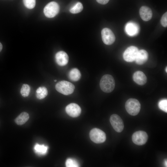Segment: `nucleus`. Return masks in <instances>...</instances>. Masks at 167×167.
<instances>
[{
	"label": "nucleus",
	"instance_id": "obj_1",
	"mask_svg": "<svg viewBox=\"0 0 167 167\" xmlns=\"http://www.w3.org/2000/svg\"><path fill=\"white\" fill-rule=\"evenodd\" d=\"M100 86L101 90L106 93H110L114 89L115 82L113 77L106 74L103 75L100 80Z\"/></svg>",
	"mask_w": 167,
	"mask_h": 167
},
{
	"label": "nucleus",
	"instance_id": "obj_2",
	"mask_svg": "<svg viewBox=\"0 0 167 167\" xmlns=\"http://www.w3.org/2000/svg\"><path fill=\"white\" fill-rule=\"evenodd\" d=\"M56 90L59 92L66 95L72 94L75 87L72 83L65 80L58 82L55 85Z\"/></svg>",
	"mask_w": 167,
	"mask_h": 167
},
{
	"label": "nucleus",
	"instance_id": "obj_3",
	"mask_svg": "<svg viewBox=\"0 0 167 167\" xmlns=\"http://www.w3.org/2000/svg\"><path fill=\"white\" fill-rule=\"evenodd\" d=\"M125 108L127 113L132 116H135L139 112L141 105L139 101L134 98H130L126 102Z\"/></svg>",
	"mask_w": 167,
	"mask_h": 167
},
{
	"label": "nucleus",
	"instance_id": "obj_4",
	"mask_svg": "<svg viewBox=\"0 0 167 167\" xmlns=\"http://www.w3.org/2000/svg\"><path fill=\"white\" fill-rule=\"evenodd\" d=\"M89 136L91 139L96 143H103L106 139L105 133L97 128H93L91 130L89 133Z\"/></svg>",
	"mask_w": 167,
	"mask_h": 167
},
{
	"label": "nucleus",
	"instance_id": "obj_5",
	"mask_svg": "<svg viewBox=\"0 0 167 167\" xmlns=\"http://www.w3.org/2000/svg\"><path fill=\"white\" fill-rule=\"evenodd\" d=\"M59 10V5L55 2H51L45 6L44 13L46 17L51 18L55 16L58 13Z\"/></svg>",
	"mask_w": 167,
	"mask_h": 167
},
{
	"label": "nucleus",
	"instance_id": "obj_6",
	"mask_svg": "<svg viewBox=\"0 0 167 167\" xmlns=\"http://www.w3.org/2000/svg\"><path fill=\"white\" fill-rule=\"evenodd\" d=\"M147 133L143 131H138L133 134L132 139L133 142L139 145H142L145 144L148 139Z\"/></svg>",
	"mask_w": 167,
	"mask_h": 167
},
{
	"label": "nucleus",
	"instance_id": "obj_7",
	"mask_svg": "<svg viewBox=\"0 0 167 167\" xmlns=\"http://www.w3.org/2000/svg\"><path fill=\"white\" fill-rule=\"evenodd\" d=\"M139 51L137 47L133 46H130L126 49L123 53L124 60L129 62L135 61Z\"/></svg>",
	"mask_w": 167,
	"mask_h": 167
},
{
	"label": "nucleus",
	"instance_id": "obj_8",
	"mask_svg": "<svg viewBox=\"0 0 167 167\" xmlns=\"http://www.w3.org/2000/svg\"><path fill=\"white\" fill-rule=\"evenodd\" d=\"M110 122L114 129L118 132H121L123 130L124 125L120 117L116 114H113L110 118Z\"/></svg>",
	"mask_w": 167,
	"mask_h": 167
},
{
	"label": "nucleus",
	"instance_id": "obj_9",
	"mask_svg": "<svg viewBox=\"0 0 167 167\" xmlns=\"http://www.w3.org/2000/svg\"><path fill=\"white\" fill-rule=\"evenodd\" d=\"M103 42L107 45H111L115 41V37L112 31L109 28H105L101 31Z\"/></svg>",
	"mask_w": 167,
	"mask_h": 167
},
{
	"label": "nucleus",
	"instance_id": "obj_10",
	"mask_svg": "<svg viewBox=\"0 0 167 167\" xmlns=\"http://www.w3.org/2000/svg\"><path fill=\"white\" fill-rule=\"evenodd\" d=\"M67 113L70 116L75 118L79 116L81 113V109L77 104L71 103L68 105L66 107Z\"/></svg>",
	"mask_w": 167,
	"mask_h": 167
},
{
	"label": "nucleus",
	"instance_id": "obj_11",
	"mask_svg": "<svg viewBox=\"0 0 167 167\" xmlns=\"http://www.w3.org/2000/svg\"><path fill=\"white\" fill-rule=\"evenodd\" d=\"M125 30L126 34L128 35L134 36L139 33V27L137 23L134 22H130L126 24Z\"/></svg>",
	"mask_w": 167,
	"mask_h": 167
},
{
	"label": "nucleus",
	"instance_id": "obj_12",
	"mask_svg": "<svg viewBox=\"0 0 167 167\" xmlns=\"http://www.w3.org/2000/svg\"><path fill=\"white\" fill-rule=\"evenodd\" d=\"M55 59L56 62L59 66H63L66 65L69 60V57L64 51H59L55 54Z\"/></svg>",
	"mask_w": 167,
	"mask_h": 167
},
{
	"label": "nucleus",
	"instance_id": "obj_13",
	"mask_svg": "<svg viewBox=\"0 0 167 167\" xmlns=\"http://www.w3.org/2000/svg\"><path fill=\"white\" fill-rule=\"evenodd\" d=\"M139 13L141 18L144 21H148L151 19L152 15V10L149 7L145 6L141 7Z\"/></svg>",
	"mask_w": 167,
	"mask_h": 167
},
{
	"label": "nucleus",
	"instance_id": "obj_14",
	"mask_svg": "<svg viewBox=\"0 0 167 167\" xmlns=\"http://www.w3.org/2000/svg\"><path fill=\"white\" fill-rule=\"evenodd\" d=\"M133 79L137 84L143 85L147 82V77L142 71H137L135 72L133 75Z\"/></svg>",
	"mask_w": 167,
	"mask_h": 167
},
{
	"label": "nucleus",
	"instance_id": "obj_15",
	"mask_svg": "<svg viewBox=\"0 0 167 167\" xmlns=\"http://www.w3.org/2000/svg\"><path fill=\"white\" fill-rule=\"evenodd\" d=\"M148 55L147 51L144 49L139 50L135 61L139 65H142L148 60Z\"/></svg>",
	"mask_w": 167,
	"mask_h": 167
},
{
	"label": "nucleus",
	"instance_id": "obj_16",
	"mask_svg": "<svg viewBox=\"0 0 167 167\" xmlns=\"http://www.w3.org/2000/svg\"><path fill=\"white\" fill-rule=\"evenodd\" d=\"M29 118L28 114L26 112H24L15 118V121L17 124L22 125L26 122Z\"/></svg>",
	"mask_w": 167,
	"mask_h": 167
},
{
	"label": "nucleus",
	"instance_id": "obj_17",
	"mask_svg": "<svg viewBox=\"0 0 167 167\" xmlns=\"http://www.w3.org/2000/svg\"><path fill=\"white\" fill-rule=\"evenodd\" d=\"M68 76L71 80L77 81L80 79L81 75L79 71L77 68H74L69 71Z\"/></svg>",
	"mask_w": 167,
	"mask_h": 167
},
{
	"label": "nucleus",
	"instance_id": "obj_18",
	"mask_svg": "<svg viewBox=\"0 0 167 167\" xmlns=\"http://www.w3.org/2000/svg\"><path fill=\"white\" fill-rule=\"evenodd\" d=\"M36 96L40 100L42 99L45 97L48 94L47 88L45 87H40L36 91Z\"/></svg>",
	"mask_w": 167,
	"mask_h": 167
},
{
	"label": "nucleus",
	"instance_id": "obj_19",
	"mask_svg": "<svg viewBox=\"0 0 167 167\" xmlns=\"http://www.w3.org/2000/svg\"><path fill=\"white\" fill-rule=\"evenodd\" d=\"M48 147L44 144L40 145L36 143L34 147L35 152L39 155H44L47 151Z\"/></svg>",
	"mask_w": 167,
	"mask_h": 167
},
{
	"label": "nucleus",
	"instance_id": "obj_20",
	"mask_svg": "<svg viewBox=\"0 0 167 167\" xmlns=\"http://www.w3.org/2000/svg\"><path fill=\"white\" fill-rule=\"evenodd\" d=\"M83 7L80 2H77L70 10V12L73 14H76L80 12L83 9Z\"/></svg>",
	"mask_w": 167,
	"mask_h": 167
},
{
	"label": "nucleus",
	"instance_id": "obj_21",
	"mask_svg": "<svg viewBox=\"0 0 167 167\" xmlns=\"http://www.w3.org/2000/svg\"><path fill=\"white\" fill-rule=\"evenodd\" d=\"M30 91V86L27 84H24L21 88L20 93L23 96L26 97L29 95Z\"/></svg>",
	"mask_w": 167,
	"mask_h": 167
},
{
	"label": "nucleus",
	"instance_id": "obj_22",
	"mask_svg": "<svg viewBox=\"0 0 167 167\" xmlns=\"http://www.w3.org/2000/svg\"><path fill=\"white\" fill-rule=\"evenodd\" d=\"M66 165L67 167H79V164L75 159L72 158L67 159L66 162Z\"/></svg>",
	"mask_w": 167,
	"mask_h": 167
},
{
	"label": "nucleus",
	"instance_id": "obj_23",
	"mask_svg": "<svg viewBox=\"0 0 167 167\" xmlns=\"http://www.w3.org/2000/svg\"><path fill=\"white\" fill-rule=\"evenodd\" d=\"M159 108L162 111L167 112V100L164 99L160 101L158 104Z\"/></svg>",
	"mask_w": 167,
	"mask_h": 167
},
{
	"label": "nucleus",
	"instance_id": "obj_24",
	"mask_svg": "<svg viewBox=\"0 0 167 167\" xmlns=\"http://www.w3.org/2000/svg\"><path fill=\"white\" fill-rule=\"evenodd\" d=\"M25 6L28 8H33L36 4V0H23Z\"/></svg>",
	"mask_w": 167,
	"mask_h": 167
},
{
	"label": "nucleus",
	"instance_id": "obj_25",
	"mask_svg": "<svg viewBox=\"0 0 167 167\" xmlns=\"http://www.w3.org/2000/svg\"><path fill=\"white\" fill-rule=\"evenodd\" d=\"M161 24L164 27L167 26V12L164 13L161 17Z\"/></svg>",
	"mask_w": 167,
	"mask_h": 167
},
{
	"label": "nucleus",
	"instance_id": "obj_26",
	"mask_svg": "<svg viewBox=\"0 0 167 167\" xmlns=\"http://www.w3.org/2000/svg\"><path fill=\"white\" fill-rule=\"evenodd\" d=\"M109 0H96L97 2L102 5H105L107 4L109 2Z\"/></svg>",
	"mask_w": 167,
	"mask_h": 167
},
{
	"label": "nucleus",
	"instance_id": "obj_27",
	"mask_svg": "<svg viewBox=\"0 0 167 167\" xmlns=\"http://www.w3.org/2000/svg\"><path fill=\"white\" fill-rule=\"evenodd\" d=\"M2 48V45L1 43L0 42V52L1 51Z\"/></svg>",
	"mask_w": 167,
	"mask_h": 167
},
{
	"label": "nucleus",
	"instance_id": "obj_28",
	"mask_svg": "<svg viewBox=\"0 0 167 167\" xmlns=\"http://www.w3.org/2000/svg\"><path fill=\"white\" fill-rule=\"evenodd\" d=\"M167 160H165V166L167 167Z\"/></svg>",
	"mask_w": 167,
	"mask_h": 167
},
{
	"label": "nucleus",
	"instance_id": "obj_29",
	"mask_svg": "<svg viewBox=\"0 0 167 167\" xmlns=\"http://www.w3.org/2000/svg\"><path fill=\"white\" fill-rule=\"evenodd\" d=\"M165 71L166 72H167V67H166V68H165Z\"/></svg>",
	"mask_w": 167,
	"mask_h": 167
},
{
	"label": "nucleus",
	"instance_id": "obj_30",
	"mask_svg": "<svg viewBox=\"0 0 167 167\" xmlns=\"http://www.w3.org/2000/svg\"><path fill=\"white\" fill-rule=\"evenodd\" d=\"M54 81L55 82H56L57 81V80H54Z\"/></svg>",
	"mask_w": 167,
	"mask_h": 167
}]
</instances>
